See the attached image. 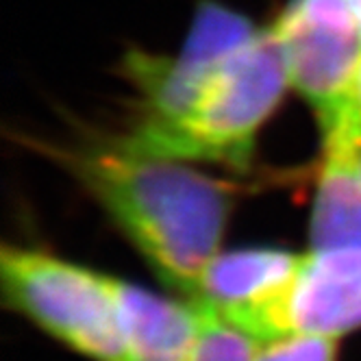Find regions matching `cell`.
<instances>
[{
    "mask_svg": "<svg viewBox=\"0 0 361 361\" xmlns=\"http://www.w3.org/2000/svg\"><path fill=\"white\" fill-rule=\"evenodd\" d=\"M70 164L161 281L190 298L202 270L220 255L226 190L183 161L122 144L76 154Z\"/></svg>",
    "mask_w": 361,
    "mask_h": 361,
    "instance_id": "obj_1",
    "label": "cell"
},
{
    "mask_svg": "<svg viewBox=\"0 0 361 361\" xmlns=\"http://www.w3.org/2000/svg\"><path fill=\"white\" fill-rule=\"evenodd\" d=\"M288 70L272 33L257 31L204 87L194 107L170 124H137L120 144L172 161L244 166L257 131L288 90Z\"/></svg>",
    "mask_w": 361,
    "mask_h": 361,
    "instance_id": "obj_2",
    "label": "cell"
},
{
    "mask_svg": "<svg viewBox=\"0 0 361 361\" xmlns=\"http://www.w3.org/2000/svg\"><path fill=\"white\" fill-rule=\"evenodd\" d=\"M0 281L13 309L74 353L94 361H126L118 309L105 274L39 250L5 246Z\"/></svg>",
    "mask_w": 361,
    "mask_h": 361,
    "instance_id": "obj_3",
    "label": "cell"
},
{
    "mask_svg": "<svg viewBox=\"0 0 361 361\" xmlns=\"http://www.w3.org/2000/svg\"><path fill=\"white\" fill-rule=\"evenodd\" d=\"M272 33L290 85L312 105L326 137L361 66V24L350 0H292Z\"/></svg>",
    "mask_w": 361,
    "mask_h": 361,
    "instance_id": "obj_4",
    "label": "cell"
},
{
    "mask_svg": "<svg viewBox=\"0 0 361 361\" xmlns=\"http://www.w3.org/2000/svg\"><path fill=\"white\" fill-rule=\"evenodd\" d=\"M233 326L255 342L290 333L340 335L361 326V248L300 255L294 276Z\"/></svg>",
    "mask_w": 361,
    "mask_h": 361,
    "instance_id": "obj_5",
    "label": "cell"
},
{
    "mask_svg": "<svg viewBox=\"0 0 361 361\" xmlns=\"http://www.w3.org/2000/svg\"><path fill=\"white\" fill-rule=\"evenodd\" d=\"M255 33L248 20L209 0L196 9L188 42L174 59L144 53L128 57V76L146 102L140 124H170L183 118L214 74Z\"/></svg>",
    "mask_w": 361,
    "mask_h": 361,
    "instance_id": "obj_6",
    "label": "cell"
},
{
    "mask_svg": "<svg viewBox=\"0 0 361 361\" xmlns=\"http://www.w3.org/2000/svg\"><path fill=\"white\" fill-rule=\"evenodd\" d=\"M116 300L126 361H190L200 331L194 302H176L107 276Z\"/></svg>",
    "mask_w": 361,
    "mask_h": 361,
    "instance_id": "obj_7",
    "label": "cell"
},
{
    "mask_svg": "<svg viewBox=\"0 0 361 361\" xmlns=\"http://www.w3.org/2000/svg\"><path fill=\"white\" fill-rule=\"evenodd\" d=\"M300 255L270 248L220 252L202 270L190 296L192 302L212 309L235 324L266 305L294 276Z\"/></svg>",
    "mask_w": 361,
    "mask_h": 361,
    "instance_id": "obj_8",
    "label": "cell"
},
{
    "mask_svg": "<svg viewBox=\"0 0 361 361\" xmlns=\"http://www.w3.org/2000/svg\"><path fill=\"white\" fill-rule=\"evenodd\" d=\"M309 240L314 252L361 248V150L326 148Z\"/></svg>",
    "mask_w": 361,
    "mask_h": 361,
    "instance_id": "obj_9",
    "label": "cell"
},
{
    "mask_svg": "<svg viewBox=\"0 0 361 361\" xmlns=\"http://www.w3.org/2000/svg\"><path fill=\"white\" fill-rule=\"evenodd\" d=\"M194 305L200 312V331L190 361H252L257 342L248 333L226 322L212 309Z\"/></svg>",
    "mask_w": 361,
    "mask_h": 361,
    "instance_id": "obj_10",
    "label": "cell"
},
{
    "mask_svg": "<svg viewBox=\"0 0 361 361\" xmlns=\"http://www.w3.org/2000/svg\"><path fill=\"white\" fill-rule=\"evenodd\" d=\"M252 361H338V338L320 333H290L257 342Z\"/></svg>",
    "mask_w": 361,
    "mask_h": 361,
    "instance_id": "obj_11",
    "label": "cell"
},
{
    "mask_svg": "<svg viewBox=\"0 0 361 361\" xmlns=\"http://www.w3.org/2000/svg\"><path fill=\"white\" fill-rule=\"evenodd\" d=\"M326 148H350L361 150V66L344 100L342 114L333 131L324 137Z\"/></svg>",
    "mask_w": 361,
    "mask_h": 361,
    "instance_id": "obj_12",
    "label": "cell"
}]
</instances>
